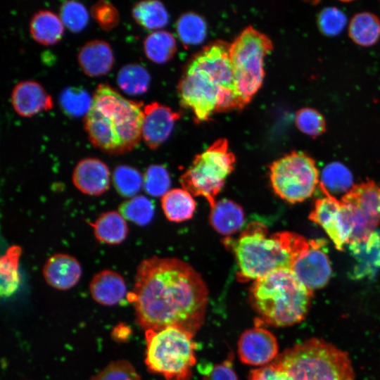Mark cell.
Segmentation results:
<instances>
[{
  "mask_svg": "<svg viewBox=\"0 0 380 380\" xmlns=\"http://www.w3.org/2000/svg\"><path fill=\"white\" fill-rule=\"evenodd\" d=\"M129 300L146 331L175 327L194 336L205 319L208 290L189 263L153 256L139 265Z\"/></svg>",
  "mask_w": 380,
  "mask_h": 380,
  "instance_id": "1",
  "label": "cell"
},
{
  "mask_svg": "<svg viewBox=\"0 0 380 380\" xmlns=\"http://www.w3.org/2000/svg\"><path fill=\"white\" fill-rule=\"evenodd\" d=\"M178 91L181 104L192 110L197 122L215 113L241 110L229 46L222 42L205 46L189 63Z\"/></svg>",
  "mask_w": 380,
  "mask_h": 380,
  "instance_id": "2",
  "label": "cell"
},
{
  "mask_svg": "<svg viewBox=\"0 0 380 380\" xmlns=\"http://www.w3.org/2000/svg\"><path fill=\"white\" fill-rule=\"evenodd\" d=\"M143 103L123 97L108 84L96 88L84 128L92 145L111 155L133 150L142 137Z\"/></svg>",
  "mask_w": 380,
  "mask_h": 380,
  "instance_id": "3",
  "label": "cell"
},
{
  "mask_svg": "<svg viewBox=\"0 0 380 380\" xmlns=\"http://www.w3.org/2000/svg\"><path fill=\"white\" fill-rule=\"evenodd\" d=\"M223 243L235 255L237 279L246 281L277 270H291L296 260L308 248L310 240L290 232L268 236L264 224L253 222L236 239L227 237Z\"/></svg>",
  "mask_w": 380,
  "mask_h": 380,
  "instance_id": "4",
  "label": "cell"
},
{
  "mask_svg": "<svg viewBox=\"0 0 380 380\" xmlns=\"http://www.w3.org/2000/svg\"><path fill=\"white\" fill-rule=\"evenodd\" d=\"M291 270L273 272L254 281L250 301L265 323L274 327L291 326L306 316L312 297Z\"/></svg>",
  "mask_w": 380,
  "mask_h": 380,
  "instance_id": "5",
  "label": "cell"
},
{
  "mask_svg": "<svg viewBox=\"0 0 380 380\" xmlns=\"http://www.w3.org/2000/svg\"><path fill=\"white\" fill-rule=\"evenodd\" d=\"M290 380H354L346 353L323 339L312 338L296 344L274 361Z\"/></svg>",
  "mask_w": 380,
  "mask_h": 380,
  "instance_id": "6",
  "label": "cell"
},
{
  "mask_svg": "<svg viewBox=\"0 0 380 380\" xmlns=\"http://www.w3.org/2000/svg\"><path fill=\"white\" fill-rule=\"evenodd\" d=\"M145 362L149 371L166 380H190L196 364L193 335L175 327L146 330Z\"/></svg>",
  "mask_w": 380,
  "mask_h": 380,
  "instance_id": "7",
  "label": "cell"
},
{
  "mask_svg": "<svg viewBox=\"0 0 380 380\" xmlns=\"http://www.w3.org/2000/svg\"><path fill=\"white\" fill-rule=\"evenodd\" d=\"M272 49V40L252 26L246 27L230 44V62L243 107L262 86L264 58Z\"/></svg>",
  "mask_w": 380,
  "mask_h": 380,
  "instance_id": "8",
  "label": "cell"
},
{
  "mask_svg": "<svg viewBox=\"0 0 380 380\" xmlns=\"http://www.w3.org/2000/svg\"><path fill=\"white\" fill-rule=\"evenodd\" d=\"M235 161L227 140L220 139L195 156L181 175L180 184L192 196L204 197L211 208L227 177L234 170Z\"/></svg>",
  "mask_w": 380,
  "mask_h": 380,
  "instance_id": "9",
  "label": "cell"
},
{
  "mask_svg": "<svg viewBox=\"0 0 380 380\" xmlns=\"http://www.w3.org/2000/svg\"><path fill=\"white\" fill-rule=\"evenodd\" d=\"M270 171L274 193L290 203L310 198L319 182V171L314 159L301 151H292L276 160Z\"/></svg>",
  "mask_w": 380,
  "mask_h": 380,
  "instance_id": "10",
  "label": "cell"
},
{
  "mask_svg": "<svg viewBox=\"0 0 380 380\" xmlns=\"http://www.w3.org/2000/svg\"><path fill=\"white\" fill-rule=\"evenodd\" d=\"M341 201L352 229L349 243L366 239L380 223V186L370 179L355 184Z\"/></svg>",
  "mask_w": 380,
  "mask_h": 380,
  "instance_id": "11",
  "label": "cell"
},
{
  "mask_svg": "<svg viewBox=\"0 0 380 380\" xmlns=\"http://www.w3.org/2000/svg\"><path fill=\"white\" fill-rule=\"evenodd\" d=\"M325 196L316 200L309 219L319 225L334 243L342 251L349 243L352 229L341 201L323 192Z\"/></svg>",
  "mask_w": 380,
  "mask_h": 380,
  "instance_id": "12",
  "label": "cell"
},
{
  "mask_svg": "<svg viewBox=\"0 0 380 380\" xmlns=\"http://www.w3.org/2000/svg\"><path fill=\"white\" fill-rule=\"evenodd\" d=\"M325 247L326 241L323 239L310 240L308 248L291 269L296 278L312 292L325 286L331 277L332 269Z\"/></svg>",
  "mask_w": 380,
  "mask_h": 380,
  "instance_id": "13",
  "label": "cell"
},
{
  "mask_svg": "<svg viewBox=\"0 0 380 380\" xmlns=\"http://www.w3.org/2000/svg\"><path fill=\"white\" fill-rule=\"evenodd\" d=\"M276 337L266 329L255 327L245 331L238 341V353L245 364L262 366L278 356Z\"/></svg>",
  "mask_w": 380,
  "mask_h": 380,
  "instance_id": "14",
  "label": "cell"
},
{
  "mask_svg": "<svg viewBox=\"0 0 380 380\" xmlns=\"http://www.w3.org/2000/svg\"><path fill=\"white\" fill-rule=\"evenodd\" d=\"M180 115L167 106L151 102L144 107L142 138L148 148L156 149L170 137Z\"/></svg>",
  "mask_w": 380,
  "mask_h": 380,
  "instance_id": "15",
  "label": "cell"
},
{
  "mask_svg": "<svg viewBox=\"0 0 380 380\" xmlns=\"http://www.w3.org/2000/svg\"><path fill=\"white\" fill-rule=\"evenodd\" d=\"M72 179L75 186L82 193L100 196L110 188V172L108 165L100 159L86 158L77 163Z\"/></svg>",
  "mask_w": 380,
  "mask_h": 380,
  "instance_id": "16",
  "label": "cell"
},
{
  "mask_svg": "<svg viewBox=\"0 0 380 380\" xmlns=\"http://www.w3.org/2000/svg\"><path fill=\"white\" fill-rule=\"evenodd\" d=\"M11 99L15 111L23 117H31L53 106L51 96L33 80L17 83L13 88Z\"/></svg>",
  "mask_w": 380,
  "mask_h": 380,
  "instance_id": "17",
  "label": "cell"
},
{
  "mask_svg": "<svg viewBox=\"0 0 380 380\" xmlns=\"http://www.w3.org/2000/svg\"><path fill=\"white\" fill-rule=\"evenodd\" d=\"M42 273L49 286L58 290H68L80 281L82 267L74 256L65 253H56L47 259Z\"/></svg>",
  "mask_w": 380,
  "mask_h": 380,
  "instance_id": "18",
  "label": "cell"
},
{
  "mask_svg": "<svg viewBox=\"0 0 380 380\" xmlns=\"http://www.w3.org/2000/svg\"><path fill=\"white\" fill-rule=\"evenodd\" d=\"M348 248L355 260L353 278L372 277L380 270V231L375 230L365 240L349 243Z\"/></svg>",
  "mask_w": 380,
  "mask_h": 380,
  "instance_id": "19",
  "label": "cell"
},
{
  "mask_svg": "<svg viewBox=\"0 0 380 380\" xmlns=\"http://www.w3.org/2000/svg\"><path fill=\"white\" fill-rule=\"evenodd\" d=\"M77 61L84 74L97 77L107 74L114 63V55L110 44L102 39L84 43L77 53Z\"/></svg>",
  "mask_w": 380,
  "mask_h": 380,
  "instance_id": "20",
  "label": "cell"
},
{
  "mask_svg": "<svg viewBox=\"0 0 380 380\" xmlns=\"http://www.w3.org/2000/svg\"><path fill=\"white\" fill-rule=\"evenodd\" d=\"M89 291L93 299L103 305H114L125 296L127 286L123 277L110 270H103L96 273L89 284Z\"/></svg>",
  "mask_w": 380,
  "mask_h": 380,
  "instance_id": "21",
  "label": "cell"
},
{
  "mask_svg": "<svg viewBox=\"0 0 380 380\" xmlns=\"http://www.w3.org/2000/svg\"><path fill=\"white\" fill-rule=\"evenodd\" d=\"M245 221L243 208L229 199H221L210 208L209 222L215 231L229 236L238 232Z\"/></svg>",
  "mask_w": 380,
  "mask_h": 380,
  "instance_id": "22",
  "label": "cell"
},
{
  "mask_svg": "<svg viewBox=\"0 0 380 380\" xmlns=\"http://www.w3.org/2000/svg\"><path fill=\"white\" fill-rule=\"evenodd\" d=\"M96 239L103 243L117 245L123 242L128 234V226L123 216L110 210L100 215L91 223Z\"/></svg>",
  "mask_w": 380,
  "mask_h": 380,
  "instance_id": "23",
  "label": "cell"
},
{
  "mask_svg": "<svg viewBox=\"0 0 380 380\" xmlns=\"http://www.w3.org/2000/svg\"><path fill=\"white\" fill-rule=\"evenodd\" d=\"M64 27L59 16L49 10H39L32 17L30 32L39 44L51 45L61 39Z\"/></svg>",
  "mask_w": 380,
  "mask_h": 380,
  "instance_id": "24",
  "label": "cell"
},
{
  "mask_svg": "<svg viewBox=\"0 0 380 380\" xmlns=\"http://www.w3.org/2000/svg\"><path fill=\"white\" fill-rule=\"evenodd\" d=\"M348 35L359 46L374 45L380 39V19L368 11L355 14L349 23Z\"/></svg>",
  "mask_w": 380,
  "mask_h": 380,
  "instance_id": "25",
  "label": "cell"
},
{
  "mask_svg": "<svg viewBox=\"0 0 380 380\" xmlns=\"http://www.w3.org/2000/svg\"><path fill=\"white\" fill-rule=\"evenodd\" d=\"M161 206L168 220L182 222L193 217L196 205L193 196L182 188L169 190L161 198Z\"/></svg>",
  "mask_w": 380,
  "mask_h": 380,
  "instance_id": "26",
  "label": "cell"
},
{
  "mask_svg": "<svg viewBox=\"0 0 380 380\" xmlns=\"http://www.w3.org/2000/svg\"><path fill=\"white\" fill-rule=\"evenodd\" d=\"M22 253L20 246L9 247L0 259L1 295L8 297L14 293L20 283L19 261Z\"/></svg>",
  "mask_w": 380,
  "mask_h": 380,
  "instance_id": "27",
  "label": "cell"
},
{
  "mask_svg": "<svg viewBox=\"0 0 380 380\" xmlns=\"http://www.w3.org/2000/svg\"><path fill=\"white\" fill-rule=\"evenodd\" d=\"M144 50L146 57L156 63L170 60L177 51L174 36L165 30H156L148 34L144 41Z\"/></svg>",
  "mask_w": 380,
  "mask_h": 380,
  "instance_id": "28",
  "label": "cell"
},
{
  "mask_svg": "<svg viewBox=\"0 0 380 380\" xmlns=\"http://www.w3.org/2000/svg\"><path fill=\"white\" fill-rule=\"evenodd\" d=\"M132 15L139 25L148 30L162 28L169 20V15L164 5L157 0L137 2L132 8Z\"/></svg>",
  "mask_w": 380,
  "mask_h": 380,
  "instance_id": "29",
  "label": "cell"
},
{
  "mask_svg": "<svg viewBox=\"0 0 380 380\" xmlns=\"http://www.w3.org/2000/svg\"><path fill=\"white\" fill-rule=\"evenodd\" d=\"M353 186L352 174L342 163L333 162L324 167L319 184L322 192L334 196L335 194L348 192Z\"/></svg>",
  "mask_w": 380,
  "mask_h": 380,
  "instance_id": "30",
  "label": "cell"
},
{
  "mask_svg": "<svg viewBox=\"0 0 380 380\" xmlns=\"http://www.w3.org/2000/svg\"><path fill=\"white\" fill-rule=\"evenodd\" d=\"M151 77L146 69L139 63H127L121 67L117 75L119 87L129 95L141 94L147 91Z\"/></svg>",
  "mask_w": 380,
  "mask_h": 380,
  "instance_id": "31",
  "label": "cell"
},
{
  "mask_svg": "<svg viewBox=\"0 0 380 380\" xmlns=\"http://www.w3.org/2000/svg\"><path fill=\"white\" fill-rule=\"evenodd\" d=\"M92 98L86 89L81 87H68L59 94L58 102L62 111L72 118L80 117L88 113Z\"/></svg>",
  "mask_w": 380,
  "mask_h": 380,
  "instance_id": "32",
  "label": "cell"
},
{
  "mask_svg": "<svg viewBox=\"0 0 380 380\" xmlns=\"http://www.w3.org/2000/svg\"><path fill=\"white\" fill-rule=\"evenodd\" d=\"M177 32L184 45H196L201 43L206 36V23L199 15L188 12L177 20Z\"/></svg>",
  "mask_w": 380,
  "mask_h": 380,
  "instance_id": "33",
  "label": "cell"
},
{
  "mask_svg": "<svg viewBox=\"0 0 380 380\" xmlns=\"http://www.w3.org/2000/svg\"><path fill=\"white\" fill-rule=\"evenodd\" d=\"M118 210L125 220L144 226L148 224L153 217L154 205L144 196H135L122 202L119 205Z\"/></svg>",
  "mask_w": 380,
  "mask_h": 380,
  "instance_id": "34",
  "label": "cell"
},
{
  "mask_svg": "<svg viewBox=\"0 0 380 380\" xmlns=\"http://www.w3.org/2000/svg\"><path fill=\"white\" fill-rule=\"evenodd\" d=\"M113 182L117 192L123 197L135 196L143 185V177L134 167L118 165L113 175Z\"/></svg>",
  "mask_w": 380,
  "mask_h": 380,
  "instance_id": "35",
  "label": "cell"
},
{
  "mask_svg": "<svg viewBox=\"0 0 380 380\" xmlns=\"http://www.w3.org/2000/svg\"><path fill=\"white\" fill-rule=\"evenodd\" d=\"M295 123L301 132L313 138L322 135L327 130V123L323 115L310 107L300 108L296 112Z\"/></svg>",
  "mask_w": 380,
  "mask_h": 380,
  "instance_id": "36",
  "label": "cell"
},
{
  "mask_svg": "<svg viewBox=\"0 0 380 380\" xmlns=\"http://www.w3.org/2000/svg\"><path fill=\"white\" fill-rule=\"evenodd\" d=\"M59 17L63 25L73 32L83 30L89 20V14L85 6L75 0L65 1L61 4Z\"/></svg>",
  "mask_w": 380,
  "mask_h": 380,
  "instance_id": "37",
  "label": "cell"
},
{
  "mask_svg": "<svg viewBox=\"0 0 380 380\" xmlns=\"http://www.w3.org/2000/svg\"><path fill=\"white\" fill-rule=\"evenodd\" d=\"M143 186L148 194L153 197L165 195L170 186V178L166 168L161 165H151L143 176Z\"/></svg>",
  "mask_w": 380,
  "mask_h": 380,
  "instance_id": "38",
  "label": "cell"
},
{
  "mask_svg": "<svg viewBox=\"0 0 380 380\" xmlns=\"http://www.w3.org/2000/svg\"><path fill=\"white\" fill-rule=\"evenodd\" d=\"M347 18L344 13L336 7H327L321 11L317 17L320 32L327 36H336L344 29Z\"/></svg>",
  "mask_w": 380,
  "mask_h": 380,
  "instance_id": "39",
  "label": "cell"
},
{
  "mask_svg": "<svg viewBox=\"0 0 380 380\" xmlns=\"http://www.w3.org/2000/svg\"><path fill=\"white\" fill-rule=\"evenodd\" d=\"M91 380H141L134 367L127 360L110 362Z\"/></svg>",
  "mask_w": 380,
  "mask_h": 380,
  "instance_id": "40",
  "label": "cell"
},
{
  "mask_svg": "<svg viewBox=\"0 0 380 380\" xmlns=\"http://www.w3.org/2000/svg\"><path fill=\"white\" fill-rule=\"evenodd\" d=\"M91 14L99 25L105 30H110L119 22V12L109 1L101 0L91 7Z\"/></svg>",
  "mask_w": 380,
  "mask_h": 380,
  "instance_id": "41",
  "label": "cell"
},
{
  "mask_svg": "<svg viewBox=\"0 0 380 380\" xmlns=\"http://www.w3.org/2000/svg\"><path fill=\"white\" fill-rule=\"evenodd\" d=\"M249 380H290L288 374L274 362L251 371Z\"/></svg>",
  "mask_w": 380,
  "mask_h": 380,
  "instance_id": "42",
  "label": "cell"
},
{
  "mask_svg": "<svg viewBox=\"0 0 380 380\" xmlns=\"http://www.w3.org/2000/svg\"><path fill=\"white\" fill-rule=\"evenodd\" d=\"M203 380H238L232 367V356L222 363L214 366L203 376Z\"/></svg>",
  "mask_w": 380,
  "mask_h": 380,
  "instance_id": "43",
  "label": "cell"
},
{
  "mask_svg": "<svg viewBox=\"0 0 380 380\" xmlns=\"http://www.w3.org/2000/svg\"><path fill=\"white\" fill-rule=\"evenodd\" d=\"M130 329L123 324H119L113 331V337L118 341H125L130 335Z\"/></svg>",
  "mask_w": 380,
  "mask_h": 380,
  "instance_id": "44",
  "label": "cell"
}]
</instances>
